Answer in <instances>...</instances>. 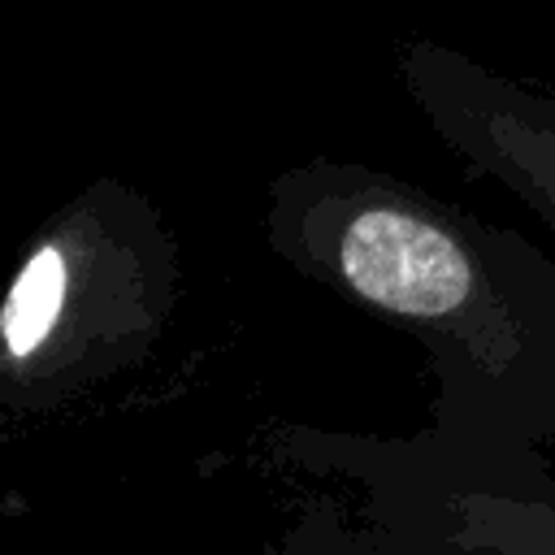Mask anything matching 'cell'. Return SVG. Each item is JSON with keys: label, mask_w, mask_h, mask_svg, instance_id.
<instances>
[{"label": "cell", "mask_w": 555, "mask_h": 555, "mask_svg": "<svg viewBox=\"0 0 555 555\" xmlns=\"http://www.w3.org/2000/svg\"><path fill=\"white\" fill-rule=\"evenodd\" d=\"M395 74L434 139L473 178L516 195L555 238V87L434 35H403Z\"/></svg>", "instance_id": "obj_3"}, {"label": "cell", "mask_w": 555, "mask_h": 555, "mask_svg": "<svg viewBox=\"0 0 555 555\" xmlns=\"http://www.w3.org/2000/svg\"><path fill=\"white\" fill-rule=\"evenodd\" d=\"M442 525L425 538L455 551L503 555H555V481L533 477H455L438 499Z\"/></svg>", "instance_id": "obj_4"}, {"label": "cell", "mask_w": 555, "mask_h": 555, "mask_svg": "<svg viewBox=\"0 0 555 555\" xmlns=\"http://www.w3.org/2000/svg\"><path fill=\"white\" fill-rule=\"evenodd\" d=\"M182 299V251L147 191L100 173L30 238L0 304V408L43 421L143 364Z\"/></svg>", "instance_id": "obj_2"}, {"label": "cell", "mask_w": 555, "mask_h": 555, "mask_svg": "<svg viewBox=\"0 0 555 555\" xmlns=\"http://www.w3.org/2000/svg\"><path fill=\"white\" fill-rule=\"evenodd\" d=\"M264 243L299 278L416 338L421 442L529 460L555 438V251L364 160L312 156L264 186Z\"/></svg>", "instance_id": "obj_1"}]
</instances>
